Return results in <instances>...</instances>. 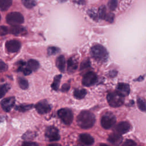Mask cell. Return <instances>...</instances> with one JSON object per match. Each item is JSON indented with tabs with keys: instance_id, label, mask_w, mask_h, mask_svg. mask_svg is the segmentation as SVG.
<instances>
[{
	"instance_id": "6da1fadb",
	"label": "cell",
	"mask_w": 146,
	"mask_h": 146,
	"mask_svg": "<svg viewBox=\"0 0 146 146\" xmlns=\"http://www.w3.org/2000/svg\"><path fill=\"white\" fill-rule=\"evenodd\" d=\"M78 125L83 129H89L93 127L95 122V115L88 111H82L77 116Z\"/></svg>"
},
{
	"instance_id": "7a4b0ae2",
	"label": "cell",
	"mask_w": 146,
	"mask_h": 146,
	"mask_svg": "<svg viewBox=\"0 0 146 146\" xmlns=\"http://www.w3.org/2000/svg\"><path fill=\"white\" fill-rule=\"evenodd\" d=\"M91 55L94 59L99 62H105L108 58V53L106 48L99 44L91 47Z\"/></svg>"
},
{
	"instance_id": "3957f363",
	"label": "cell",
	"mask_w": 146,
	"mask_h": 146,
	"mask_svg": "<svg viewBox=\"0 0 146 146\" xmlns=\"http://www.w3.org/2000/svg\"><path fill=\"white\" fill-rule=\"evenodd\" d=\"M7 23L13 26H18L23 23L24 22V18L22 14L19 12H11L9 13L6 17Z\"/></svg>"
},
{
	"instance_id": "277c9868",
	"label": "cell",
	"mask_w": 146,
	"mask_h": 146,
	"mask_svg": "<svg viewBox=\"0 0 146 146\" xmlns=\"http://www.w3.org/2000/svg\"><path fill=\"white\" fill-rule=\"evenodd\" d=\"M107 100L109 105L112 107H118L124 103V97L116 91L109 93L107 96Z\"/></svg>"
},
{
	"instance_id": "5b68a950",
	"label": "cell",
	"mask_w": 146,
	"mask_h": 146,
	"mask_svg": "<svg viewBox=\"0 0 146 146\" xmlns=\"http://www.w3.org/2000/svg\"><path fill=\"white\" fill-rule=\"evenodd\" d=\"M116 123V117L111 112L105 113L101 118L100 123L102 127L108 129L111 128Z\"/></svg>"
},
{
	"instance_id": "8992f818",
	"label": "cell",
	"mask_w": 146,
	"mask_h": 146,
	"mask_svg": "<svg viewBox=\"0 0 146 146\" xmlns=\"http://www.w3.org/2000/svg\"><path fill=\"white\" fill-rule=\"evenodd\" d=\"M58 115L61 120L66 125L71 124L73 120V113L68 108H62L58 111Z\"/></svg>"
},
{
	"instance_id": "52a82bcc",
	"label": "cell",
	"mask_w": 146,
	"mask_h": 146,
	"mask_svg": "<svg viewBox=\"0 0 146 146\" xmlns=\"http://www.w3.org/2000/svg\"><path fill=\"white\" fill-rule=\"evenodd\" d=\"M45 136L50 141H58L60 139L59 131L54 126H49L46 128Z\"/></svg>"
},
{
	"instance_id": "ba28073f",
	"label": "cell",
	"mask_w": 146,
	"mask_h": 146,
	"mask_svg": "<svg viewBox=\"0 0 146 146\" xmlns=\"http://www.w3.org/2000/svg\"><path fill=\"white\" fill-rule=\"evenodd\" d=\"M98 80L97 75L94 72H87L83 77L82 84L84 86L89 87L94 84Z\"/></svg>"
},
{
	"instance_id": "9c48e42d",
	"label": "cell",
	"mask_w": 146,
	"mask_h": 146,
	"mask_svg": "<svg viewBox=\"0 0 146 146\" xmlns=\"http://www.w3.org/2000/svg\"><path fill=\"white\" fill-rule=\"evenodd\" d=\"M6 50L11 53L18 52L21 47V43L17 40H10L6 42Z\"/></svg>"
},
{
	"instance_id": "30bf717a",
	"label": "cell",
	"mask_w": 146,
	"mask_h": 146,
	"mask_svg": "<svg viewBox=\"0 0 146 146\" xmlns=\"http://www.w3.org/2000/svg\"><path fill=\"white\" fill-rule=\"evenodd\" d=\"M35 108L36 111L40 114H44L48 113L51 110V106L46 100H42L38 102L35 106Z\"/></svg>"
},
{
	"instance_id": "8fae6325",
	"label": "cell",
	"mask_w": 146,
	"mask_h": 146,
	"mask_svg": "<svg viewBox=\"0 0 146 146\" xmlns=\"http://www.w3.org/2000/svg\"><path fill=\"white\" fill-rule=\"evenodd\" d=\"M15 102V99L14 97H9L3 99L1 102V105L4 111L9 112L14 106Z\"/></svg>"
},
{
	"instance_id": "7c38bea8",
	"label": "cell",
	"mask_w": 146,
	"mask_h": 146,
	"mask_svg": "<svg viewBox=\"0 0 146 146\" xmlns=\"http://www.w3.org/2000/svg\"><path fill=\"white\" fill-rule=\"evenodd\" d=\"M116 92L123 97L128 95L130 92L129 84L124 83H119L116 87Z\"/></svg>"
},
{
	"instance_id": "4fadbf2b",
	"label": "cell",
	"mask_w": 146,
	"mask_h": 146,
	"mask_svg": "<svg viewBox=\"0 0 146 146\" xmlns=\"http://www.w3.org/2000/svg\"><path fill=\"white\" fill-rule=\"evenodd\" d=\"M131 129V125L127 121H121L115 127V130L119 134H124Z\"/></svg>"
},
{
	"instance_id": "5bb4252c",
	"label": "cell",
	"mask_w": 146,
	"mask_h": 146,
	"mask_svg": "<svg viewBox=\"0 0 146 146\" xmlns=\"http://www.w3.org/2000/svg\"><path fill=\"white\" fill-rule=\"evenodd\" d=\"M80 141L86 145H91L94 143V138L87 133H82L79 136Z\"/></svg>"
},
{
	"instance_id": "9a60e30c",
	"label": "cell",
	"mask_w": 146,
	"mask_h": 146,
	"mask_svg": "<svg viewBox=\"0 0 146 146\" xmlns=\"http://www.w3.org/2000/svg\"><path fill=\"white\" fill-rule=\"evenodd\" d=\"M78 62L75 58L71 57L67 61V71L69 73H73L78 68Z\"/></svg>"
},
{
	"instance_id": "2e32d148",
	"label": "cell",
	"mask_w": 146,
	"mask_h": 146,
	"mask_svg": "<svg viewBox=\"0 0 146 146\" xmlns=\"http://www.w3.org/2000/svg\"><path fill=\"white\" fill-rule=\"evenodd\" d=\"M108 140L114 145H119L122 141V137L118 133H113L109 136Z\"/></svg>"
},
{
	"instance_id": "e0dca14e",
	"label": "cell",
	"mask_w": 146,
	"mask_h": 146,
	"mask_svg": "<svg viewBox=\"0 0 146 146\" xmlns=\"http://www.w3.org/2000/svg\"><path fill=\"white\" fill-rule=\"evenodd\" d=\"M56 66L60 71L63 72L66 68V60L63 55L59 56L56 60Z\"/></svg>"
},
{
	"instance_id": "ac0fdd59",
	"label": "cell",
	"mask_w": 146,
	"mask_h": 146,
	"mask_svg": "<svg viewBox=\"0 0 146 146\" xmlns=\"http://www.w3.org/2000/svg\"><path fill=\"white\" fill-rule=\"evenodd\" d=\"M26 30L24 27L21 26V25L18 26H13L9 30V33L15 35H21L22 34H25Z\"/></svg>"
},
{
	"instance_id": "d6986e66",
	"label": "cell",
	"mask_w": 146,
	"mask_h": 146,
	"mask_svg": "<svg viewBox=\"0 0 146 146\" xmlns=\"http://www.w3.org/2000/svg\"><path fill=\"white\" fill-rule=\"evenodd\" d=\"M27 67L32 72L33 71H36L38 69L39 67V64L38 62L34 59H30L28 60L26 64Z\"/></svg>"
},
{
	"instance_id": "ffe728a7",
	"label": "cell",
	"mask_w": 146,
	"mask_h": 146,
	"mask_svg": "<svg viewBox=\"0 0 146 146\" xmlns=\"http://www.w3.org/2000/svg\"><path fill=\"white\" fill-rule=\"evenodd\" d=\"M87 94V91L85 89H76L74 91V96L78 99H81L84 98Z\"/></svg>"
},
{
	"instance_id": "44dd1931",
	"label": "cell",
	"mask_w": 146,
	"mask_h": 146,
	"mask_svg": "<svg viewBox=\"0 0 146 146\" xmlns=\"http://www.w3.org/2000/svg\"><path fill=\"white\" fill-rule=\"evenodd\" d=\"M12 5V0H0V9L6 11L9 9Z\"/></svg>"
},
{
	"instance_id": "7402d4cb",
	"label": "cell",
	"mask_w": 146,
	"mask_h": 146,
	"mask_svg": "<svg viewBox=\"0 0 146 146\" xmlns=\"http://www.w3.org/2000/svg\"><path fill=\"white\" fill-rule=\"evenodd\" d=\"M61 78H62L61 75H58L55 76L54 79V81L51 84V87L54 90L57 91L59 89Z\"/></svg>"
},
{
	"instance_id": "603a6c76",
	"label": "cell",
	"mask_w": 146,
	"mask_h": 146,
	"mask_svg": "<svg viewBox=\"0 0 146 146\" xmlns=\"http://www.w3.org/2000/svg\"><path fill=\"white\" fill-rule=\"evenodd\" d=\"M18 83L19 87L23 90H26L29 87V83L27 80L23 78H22V77L18 78Z\"/></svg>"
},
{
	"instance_id": "cb8c5ba5",
	"label": "cell",
	"mask_w": 146,
	"mask_h": 146,
	"mask_svg": "<svg viewBox=\"0 0 146 146\" xmlns=\"http://www.w3.org/2000/svg\"><path fill=\"white\" fill-rule=\"evenodd\" d=\"M137 104L139 110L143 112H146V103L141 98H137Z\"/></svg>"
},
{
	"instance_id": "d4e9b609",
	"label": "cell",
	"mask_w": 146,
	"mask_h": 146,
	"mask_svg": "<svg viewBox=\"0 0 146 146\" xmlns=\"http://www.w3.org/2000/svg\"><path fill=\"white\" fill-rule=\"evenodd\" d=\"M10 87L8 84L0 85V99L5 96L7 92L9 90Z\"/></svg>"
},
{
	"instance_id": "484cf974",
	"label": "cell",
	"mask_w": 146,
	"mask_h": 146,
	"mask_svg": "<svg viewBox=\"0 0 146 146\" xmlns=\"http://www.w3.org/2000/svg\"><path fill=\"white\" fill-rule=\"evenodd\" d=\"M33 107V104H20L15 107V110L21 112H25L29 110Z\"/></svg>"
},
{
	"instance_id": "4316f807",
	"label": "cell",
	"mask_w": 146,
	"mask_h": 146,
	"mask_svg": "<svg viewBox=\"0 0 146 146\" xmlns=\"http://www.w3.org/2000/svg\"><path fill=\"white\" fill-rule=\"evenodd\" d=\"M87 13L88 15L95 21H98L99 19L98 15V10L96 11L95 9H91L88 11Z\"/></svg>"
},
{
	"instance_id": "83f0119b",
	"label": "cell",
	"mask_w": 146,
	"mask_h": 146,
	"mask_svg": "<svg viewBox=\"0 0 146 146\" xmlns=\"http://www.w3.org/2000/svg\"><path fill=\"white\" fill-rule=\"evenodd\" d=\"M21 1L23 5L28 9L33 8L36 5V2L34 0H21Z\"/></svg>"
},
{
	"instance_id": "f1b7e54d",
	"label": "cell",
	"mask_w": 146,
	"mask_h": 146,
	"mask_svg": "<svg viewBox=\"0 0 146 146\" xmlns=\"http://www.w3.org/2000/svg\"><path fill=\"white\" fill-rule=\"evenodd\" d=\"M106 9L104 6H100L98 9V15L99 18L102 19H104L105 18V16L106 15Z\"/></svg>"
},
{
	"instance_id": "f546056e",
	"label": "cell",
	"mask_w": 146,
	"mask_h": 146,
	"mask_svg": "<svg viewBox=\"0 0 146 146\" xmlns=\"http://www.w3.org/2000/svg\"><path fill=\"white\" fill-rule=\"evenodd\" d=\"M60 51V49L56 47H50L47 49V54L48 55H54L58 54Z\"/></svg>"
},
{
	"instance_id": "4dcf8cb0",
	"label": "cell",
	"mask_w": 146,
	"mask_h": 146,
	"mask_svg": "<svg viewBox=\"0 0 146 146\" xmlns=\"http://www.w3.org/2000/svg\"><path fill=\"white\" fill-rule=\"evenodd\" d=\"M108 6L110 10L113 11L117 6V0H109Z\"/></svg>"
},
{
	"instance_id": "1f68e13d",
	"label": "cell",
	"mask_w": 146,
	"mask_h": 146,
	"mask_svg": "<svg viewBox=\"0 0 146 146\" xmlns=\"http://www.w3.org/2000/svg\"><path fill=\"white\" fill-rule=\"evenodd\" d=\"M104 19L110 23H112L114 20V14L112 13H107Z\"/></svg>"
},
{
	"instance_id": "d6a6232c",
	"label": "cell",
	"mask_w": 146,
	"mask_h": 146,
	"mask_svg": "<svg viewBox=\"0 0 146 146\" xmlns=\"http://www.w3.org/2000/svg\"><path fill=\"white\" fill-rule=\"evenodd\" d=\"M90 67V62L88 59H87L82 62L80 65V70H84Z\"/></svg>"
},
{
	"instance_id": "836d02e7",
	"label": "cell",
	"mask_w": 146,
	"mask_h": 146,
	"mask_svg": "<svg viewBox=\"0 0 146 146\" xmlns=\"http://www.w3.org/2000/svg\"><path fill=\"white\" fill-rule=\"evenodd\" d=\"M9 32L8 28L5 26H0V35L3 36L6 35Z\"/></svg>"
},
{
	"instance_id": "e575fe53",
	"label": "cell",
	"mask_w": 146,
	"mask_h": 146,
	"mask_svg": "<svg viewBox=\"0 0 146 146\" xmlns=\"http://www.w3.org/2000/svg\"><path fill=\"white\" fill-rule=\"evenodd\" d=\"M136 143L132 140H126L123 144L122 146H135Z\"/></svg>"
},
{
	"instance_id": "d590c367",
	"label": "cell",
	"mask_w": 146,
	"mask_h": 146,
	"mask_svg": "<svg viewBox=\"0 0 146 146\" xmlns=\"http://www.w3.org/2000/svg\"><path fill=\"white\" fill-rule=\"evenodd\" d=\"M7 66L2 60H0V72L5 71L7 70Z\"/></svg>"
},
{
	"instance_id": "8d00e7d4",
	"label": "cell",
	"mask_w": 146,
	"mask_h": 146,
	"mask_svg": "<svg viewBox=\"0 0 146 146\" xmlns=\"http://www.w3.org/2000/svg\"><path fill=\"white\" fill-rule=\"evenodd\" d=\"M22 146H38V144L34 142H30V141H26L23 143Z\"/></svg>"
},
{
	"instance_id": "74e56055",
	"label": "cell",
	"mask_w": 146,
	"mask_h": 146,
	"mask_svg": "<svg viewBox=\"0 0 146 146\" xmlns=\"http://www.w3.org/2000/svg\"><path fill=\"white\" fill-rule=\"evenodd\" d=\"M70 89V85L68 84L65 83L62 87V92H67Z\"/></svg>"
},
{
	"instance_id": "f35d334b",
	"label": "cell",
	"mask_w": 146,
	"mask_h": 146,
	"mask_svg": "<svg viewBox=\"0 0 146 146\" xmlns=\"http://www.w3.org/2000/svg\"><path fill=\"white\" fill-rule=\"evenodd\" d=\"M74 2L78 5H84L85 4V0H73Z\"/></svg>"
},
{
	"instance_id": "ab89813d",
	"label": "cell",
	"mask_w": 146,
	"mask_h": 146,
	"mask_svg": "<svg viewBox=\"0 0 146 146\" xmlns=\"http://www.w3.org/2000/svg\"><path fill=\"white\" fill-rule=\"evenodd\" d=\"M117 71L115 70H112L110 71V76L111 77H115L117 75Z\"/></svg>"
},
{
	"instance_id": "60d3db41",
	"label": "cell",
	"mask_w": 146,
	"mask_h": 146,
	"mask_svg": "<svg viewBox=\"0 0 146 146\" xmlns=\"http://www.w3.org/2000/svg\"><path fill=\"white\" fill-rule=\"evenodd\" d=\"M47 146H62L60 144H56V143H55V144H49Z\"/></svg>"
},
{
	"instance_id": "b9f144b4",
	"label": "cell",
	"mask_w": 146,
	"mask_h": 146,
	"mask_svg": "<svg viewBox=\"0 0 146 146\" xmlns=\"http://www.w3.org/2000/svg\"><path fill=\"white\" fill-rule=\"evenodd\" d=\"M99 146H108V145L107 144H103V143H102V144H100Z\"/></svg>"
},
{
	"instance_id": "7bdbcfd3",
	"label": "cell",
	"mask_w": 146,
	"mask_h": 146,
	"mask_svg": "<svg viewBox=\"0 0 146 146\" xmlns=\"http://www.w3.org/2000/svg\"><path fill=\"white\" fill-rule=\"evenodd\" d=\"M60 2H66V1H67V0H59Z\"/></svg>"
},
{
	"instance_id": "ee69618b",
	"label": "cell",
	"mask_w": 146,
	"mask_h": 146,
	"mask_svg": "<svg viewBox=\"0 0 146 146\" xmlns=\"http://www.w3.org/2000/svg\"><path fill=\"white\" fill-rule=\"evenodd\" d=\"M77 146H83V145H77Z\"/></svg>"
},
{
	"instance_id": "f6af8a7d",
	"label": "cell",
	"mask_w": 146,
	"mask_h": 146,
	"mask_svg": "<svg viewBox=\"0 0 146 146\" xmlns=\"http://www.w3.org/2000/svg\"><path fill=\"white\" fill-rule=\"evenodd\" d=\"M0 19H1V15H0Z\"/></svg>"
}]
</instances>
